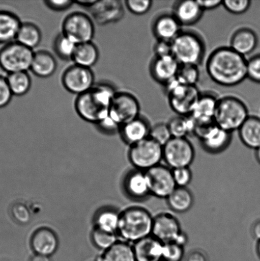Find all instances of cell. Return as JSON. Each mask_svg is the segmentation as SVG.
Wrapping results in <instances>:
<instances>
[{
    "mask_svg": "<svg viewBox=\"0 0 260 261\" xmlns=\"http://www.w3.org/2000/svg\"><path fill=\"white\" fill-rule=\"evenodd\" d=\"M204 11L205 10H211L217 9L222 5L223 1L221 0H197Z\"/></svg>",
    "mask_w": 260,
    "mask_h": 261,
    "instance_id": "cell-50",
    "label": "cell"
},
{
    "mask_svg": "<svg viewBox=\"0 0 260 261\" xmlns=\"http://www.w3.org/2000/svg\"><path fill=\"white\" fill-rule=\"evenodd\" d=\"M253 234L258 241L260 240V221H258L253 225Z\"/></svg>",
    "mask_w": 260,
    "mask_h": 261,
    "instance_id": "cell-54",
    "label": "cell"
},
{
    "mask_svg": "<svg viewBox=\"0 0 260 261\" xmlns=\"http://www.w3.org/2000/svg\"><path fill=\"white\" fill-rule=\"evenodd\" d=\"M172 55L180 65L199 66L206 54V44L201 36L192 30H182L171 42Z\"/></svg>",
    "mask_w": 260,
    "mask_h": 261,
    "instance_id": "cell-4",
    "label": "cell"
},
{
    "mask_svg": "<svg viewBox=\"0 0 260 261\" xmlns=\"http://www.w3.org/2000/svg\"><path fill=\"white\" fill-rule=\"evenodd\" d=\"M32 245L37 255L50 257L57 249L58 239L52 230L41 228L33 234Z\"/></svg>",
    "mask_w": 260,
    "mask_h": 261,
    "instance_id": "cell-24",
    "label": "cell"
},
{
    "mask_svg": "<svg viewBox=\"0 0 260 261\" xmlns=\"http://www.w3.org/2000/svg\"><path fill=\"white\" fill-rule=\"evenodd\" d=\"M195 156V148L187 138H172L163 147V160L172 170L190 167Z\"/></svg>",
    "mask_w": 260,
    "mask_h": 261,
    "instance_id": "cell-9",
    "label": "cell"
},
{
    "mask_svg": "<svg viewBox=\"0 0 260 261\" xmlns=\"http://www.w3.org/2000/svg\"><path fill=\"white\" fill-rule=\"evenodd\" d=\"M99 58L98 47L91 42L77 45L72 60L75 65L91 69L98 62Z\"/></svg>",
    "mask_w": 260,
    "mask_h": 261,
    "instance_id": "cell-30",
    "label": "cell"
},
{
    "mask_svg": "<svg viewBox=\"0 0 260 261\" xmlns=\"http://www.w3.org/2000/svg\"><path fill=\"white\" fill-rule=\"evenodd\" d=\"M219 98L210 92L201 93L190 116L200 123L213 122Z\"/></svg>",
    "mask_w": 260,
    "mask_h": 261,
    "instance_id": "cell-21",
    "label": "cell"
},
{
    "mask_svg": "<svg viewBox=\"0 0 260 261\" xmlns=\"http://www.w3.org/2000/svg\"></svg>",
    "mask_w": 260,
    "mask_h": 261,
    "instance_id": "cell-58",
    "label": "cell"
},
{
    "mask_svg": "<svg viewBox=\"0 0 260 261\" xmlns=\"http://www.w3.org/2000/svg\"><path fill=\"white\" fill-rule=\"evenodd\" d=\"M187 261H208V260L204 252L200 250H194L188 255Z\"/></svg>",
    "mask_w": 260,
    "mask_h": 261,
    "instance_id": "cell-51",
    "label": "cell"
},
{
    "mask_svg": "<svg viewBox=\"0 0 260 261\" xmlns=\"http://www.w3.org/2000/svg\"><path fill=\"white\" fill-rule=\"evenodd\" d=\"M31 261H51L49 257L45 256V255H35L31 260Z\"/></svg>",
    "mask_w": 260,
    "mask_h": 261,
    "instance_id": "cell-55",
    "label": "cell"
},
{
    "mask_svg": "<svg viewBox=\"0 0 260 261\" xmlns=\"http://www.w3.org/2000/svg\"><path fill=\"white\" fill-rule=\"evenodd\" d=\"M62 83L66 90L79 96L90 90L95 85L94 74L91 68L74 65L64 72Z\"/></svg>",
    "mask_w": 260,
    "mask_h": 261,
    "instance_id": "cell-13",
    "label": "cell"
},
{
    "mask_svg": "<svg viewBox=\"0 0 260 261\" xmlns=\"http://www.w3.org/2000/svg\"><path fill=\"white\" fill-rule=\"evenodd\" d=\"M13 96L7 78L0 76V109L4 108L10 103Z\"/></svg>",
    "mask_w": 260,
    "mask_h": 261,
    "instance_id": "cell-45",
    "label": "cell"
},
{
    "mask_svg": "<svg viewBox=\"0 0 260 261\" xmlns=\"http://www.w3.org/2000/svg\"><path fill=\"white\" fill-rule=\"evenodd\" d=\"M127 193L132 198L143 199L150 195L149 181L145 171L136 170L132 171L126 179Z\"/></svg>",
    "mask_w": 260,
    "mask_h": 261,
    "instance_id": "cell-27",
    "label": "cell"
},
{
    "mask_svg": "<svg viewBox=\"0 0 260 261\" xmlns=\"http://www.w3.org/2000/svg\"><path fill=\"white\" fill-rule=\"evenodd\" d=\"M140 111L141 106L136 96L129 92H117L111 102L109 117L121 127L141 116Z\"/></svg>",
    "mask_w": 260,
    "mask_h": 261,
    "instance_id": "cell-11",
    "label": "cell"
},
{
    "mask_svg": "<svg viewBox=\"0 0 260 261\" xmlns=\"http://www.w3.org/2000/svg\"><path fill=\"white\" fill-rule=\"evenodd\" d=\"M164 86L170 108L178 116H189L201 93L197 86L185 85L177 78Z\"/></svg>",
    "mask_w": 260,
    "mask_h": 261,
    "instance_id": "cell-6",
    "label": "cell"
},
{
    "mask_svg": "<svg viewBox=\"0 0 260 261\" xmlns=\"http://www.w3.org/2000/svg\"><path fill=\"white\" fill-rule=\"evenodd\" d=\"M197 65H180L177 76L180 83L187 86H197L199 82L200 72Z\"/></svg>",
    "mask_w": 260,
    "mask_h": 261,
    "instance_id": "cell-37",
    "label": "cell"
},
{
    "mask_svg": "<svg viewBox=\"0 0 260 261\" xmlns=\"http://www.w3.org/2000/svg\"><path fill=\"white\" fill-rule=\"evenodd\" d=\"M136 261H162L164 244L151 235L134 243Z\"/></svg>",
    "mask_w": 260,
    "mask_h": 261,
    "instance_id": "cell-22",
    "label": "cell"
},
{
    "mask_svg": "<svg viewBox=\"0 0 260 261\" xmlns=\"http://www.w3.org/2000/svg\"><path fill=\"white\" fill-rule=\"evenodd\" d=\"M249 116L248 107L241 99L226 96L219 98L214 122L221 128L233 133L239 130Z\"/></svg>",
    "mask_w": 260,
    "mask_h": 261,
    "instance_id": "cell-5",
    "label": "cell"
},
{
    "mask_svg": "<svg viewBox=\"0 0 260 261\" xmlns=\"http://www.w3.org/2000/svg\"><path fill=\"white\" fill-rule=\"evenodd\" d=\"M151 127L149 120L140 116L122 125L120 132L125 142L132 146L149 138Z\"/></svg>",
    "mask_w": 260,
    "mask_h": 261,
    "instance_id": "cell-19",
    "label": "cell"
},
{
    "mask_svg": "<svg viewBox=\"0 0 260 261\" xmlns=\"http://www.w3.org/2000/svg\"><path fill=\"white\" fill-rule=\"evenodd\" d=\"M7 80L13 95L24 96L32 88V79L27 72L9 74Z\"/></svg>",
    "mask_w": 260,
    "mask_h": 261,
    "instance_id": "cell-34",
    "label": "cell"
},
{
    "mask_svg": "<svg viewBox=\"0 0 260 261\" xmlns=\"http://www.w3.org/2000/svg\"><path fill=\"white\" fill-rule=\"evenodd\" d=\"M62 30L63 34L77 45L92 42L95 34L93 20L80 12L71 13L65 18Z\"/></svg>",
    "mask_w": 260,
    "mask_h": 261,
    "instance_id": "cell-10",
    "label": "cell"
},
{
    "mask_svg": "<svg viewBox=\"0 0 260 261\" xmlns=\"http://www.w3.org/2000/svg\"><path fill=\"white\" fill-rule=\"evenodd\" d=\"M57 68V61L52 54L46 50H38L34 53L30 70L38 77H50Z\"/></svg>",
    "mask_w": 260,
    "mask_h": 261,
    "instance_id": "cell-25",
    "label": "cell"
},
{
    "mask_svg": "<svg viewBox=\"0 0 260 261\" xmlns=\"http://www.w3.org/2000/svg\"><path fill=\"white\" fill-rule=\"evenodd\" d=\"M239 136L244 145L251 149L260 147V118L249 116L239 129Z\"/></svg>",
    "mask_w": 260,
    "mask_h": 261,
    "instance_id": "cell-28",
    "label": "cell"
},
{
    "mask_svg": "<svg viewBox=\"0 0 260 261\" xmlns=\"http://www.w3.org/2000/svg\"><path fill=\"white\" fill-rule=\"evenodd\" d=\"M182 27L172 13H162L153 21L152 32L157 40L171 42L182 32Z\"/></svg>",
    "mask_w": 260,
    "mask_h": 261,
    "instance_id": "cell-17",
    "label": "cell"
},
{
    "mask_svg": "<svg viewBox=\"0 0 260 261\" xmlns=\"http://www.w3.org/2000/svg\"><path fill=\"white\" fill-rule=\"evenodd\" d=\"M257 252H258L259 257H260V240H259L258 245H257Z\"/></svg>",
    "mask_w": 260,
    "mask_h": 261,
    "instance_id": "cell-57",
    "label": "cell"
},
{
    "mask_svg": "<svg viewBox=\"0 0 260 261\" xmlns=\"http://www.w3.org/2000/svg\"><path fill=\"white\" fill-rule=\"evenodd\" d=\"M233 133L218 127L216 124L199 138L200 144L206 152L218 153L223 152L230 145Z\"/></svg>",
    "mask_w": 260,
    "mask_h": 261,
    "instance_id": "cell-18",
    "label": "cell"
},
{
    "mask_svg": "<svg viewBox=\"0 0 260 261\" xmlns=\"http://www.w3.org/2000/svg\"><path fill=\"white\" fill-rule=\"evenodd\" d=\"M149 181L150 194L159 198L167 199L177 186L172 170L161 164L145 171Z\"/></svg>",
    "mask_w": 260,
    "mask_h": 261,
    "instance_id": "cell-12",
    "label": "cell"
},
{
    "mask_svg": "<svg viewBox=\"0 0 260 261\" xmlns=\"http://www.w3.org/2000/svg\"><path fill=\"white\" fill-rule=\"evenodd\" d=\"M182 231L179 220L169 212H162L154 217L152 235L162 244L174 242Z\"/></svg>",
    "mask_w": 260,
    "mask_h": 261,
    "instance_id": "cell-15",
    "label": "cell"
},
{
    "mask_svg": "<svg viewBox=\"0 0 260 261\" xmlns=\"http://www.w3.org/2000/svg\"><path fill=\"white\" fill-rule=\"evenodd\" d=\"M96 126L101 132L105 133L106 134H113L117 132H120V129H121V126L113 121L109 116L102 120L101 122L96 124Z\"/></svg>",
    "mask_w": 260,
    "mask_h": 261,
    "instance_id": "cell-48",
    "label": "cell"
},
{
    "mask_svg": "<svg viewBox=\"0 0 260 261\" xmlns=\"http://www.w3.org/2000/svg\"><path fill=\"white\" fill-rule=\"evenodd\" d=\"M154 216L148 210L132 206L120 214L118 231L127 242H135L151 236Z\"/></svg>",
    "mask_w": 260,
    "mask_h": 261,
    "instance_id": "cell-3",
    "label": "cell"
},
{
    "mask_svg": "<svg viewBox=\"0 0 260 261\" xmlns=\"http://www.w3.org/2000/svg\"><path fill=\"white\" fill-rule=\"evenodd\" d=\"M256 150V159H257V160L258 161V162L260 164V147Z\"/></svg>",
    "mask_w": 260,
    "mask_h": 261,
    "instance_id": "cell-56",
    "label": "cell"
},
{
    "mask_svg": "<svg viewBox=\"0 0 260 261\" xmlns=\"http://www.w3.org/2000/svg\"><path fill=\"white\" fill-rule=\"evenodd\" d=\"M13 216L16 221L20 223L24 224L29 222L30 213L26 206L22 203L14 204L12 208Z\"/></svg>",
    "mask_w": 260,
    "mask_h": 261,
    "instance_id": "cell-46",
    "label": "cell"
},
{
    "mask_svg": "<svg viewBox=\"0 0 260 261\" xmlns=\"http://www.w3.org/2000/svg\"><path fill=\"white\" fill-rule=\"evenodd\" d=\"M120 214L111 210H106L100 212L96 218L97 228L104 231L115 233L118 231Z\"/></svg>",
    "mask_w": 260,
    "mask_h": 261,
    "instance_id": "cell-35",
    "label": "cell"
},
{
    "mask_svg": "<svg viewBox=\"0 0 260 261\" xmlns=\"http://www.w3.org/2000/svg\"><path fill=\"white\" fill-rule=\"evenodd\" d=\"M89 9L93 19L99 25L121 21L125 15L123 3L120 0H97Z\"/></svg>",
    "mask_w": 260,
    "mask_h": 261,
    "instance_id": "cell-14",
    "label": "cell"
},
{
    "mask_svg": "<svg viewBox=\"0 0 260 261\" xmlns=\"http://www.w3.org/2000/svg\"><path fill=\"white\" fill-rule=\"evenodd\" d=\"M166 199L169 208L177 213H185L190 211L194 203L192 192L187 188L179 187H177Z\"/></svg>",
    "mask_w": 260,
    "mask_h": 261,
    "instance_id": "cell-29",
    "label": "cell"
},
{
    "mask_svg": "<svg viewBox=\"0 0 260 261\" xmlns=\"http://www.w3.org/2000/svg\"><path fill=\"white\" fill-rule=\"evenodd\" d=\"M247 60L229 47L216 48L206 63L208 75L214 83L226 88L239 85L246 80Z\"/></svg>",
    "mask_w": 260,
    "mask_h": 261,
    "instance_id": "cell-1",
    "label": "cell"
},
{
    "mask_svg": "<svg viewBox=\"0 0 260 261\" xmlns=\"http://www.w3.org/2000/svg\"><path fill=\"white\" fill-rule=\"evenodd\" d=\"M185 255V247L175 242L164 244L162 261H182Z\"/></svg>",
    "mask_w": 260,
    "mask_h": 261,
    "instance_id": "cell-40",
    "label": "cell"
},
{
    "mask_svg": "<svg viewBox=\"0 0 260 261\" xmlns=\"http://www.w3.org/2000/svg\"><path fill=\"white\" fill-rule=\"evenodd\" d=\"M101 261H136L133 247L128 243L117 242L109 249L105 250Z\"/></svg>",
    "mask_w": 260,
    "mask_h": 261,
    "instance_id": "cell-33",
    "label": "cell"
},
{
    "mask_svg": "<svg viewBox=\"0 0 260 261\" xmlns=\"http://www.w3.org/2000/svg\"><path fill=\"white\" fill-rule=\"evenodd\" d=\"M188 242V237L187 234L182 231L180 232L179 235H178L174 242L176 243V244L180 245V246L185 247V245L187 244Z\"/></svg>",
    "mask_w": 260,
    "mask_h": 261,
    "instance_id": "cell-52",
    "label": "cell"
},
{
    "mask_svg": "<svg viewBox=\"0 0 260 261\" xmlns=\"http://www.w3.org/2000/svg\"><path fill=\"white\" fill-rule=\"evenodd\" d=\"M172 138H187L194 132L195 121L192 116H177L167 122Z\"/></svg>",
    "mask_w": 260,
    "mask_h": 261,
    "instance_id": "cell-32",
    "label": "cell"
},
{
    "mask_svg": "<svg viewBox=\"0 0 260 261\" xmlns=\"http://www.w3.org/2000/svg\"><path fill=\"white\" fill-rule=\"evenodd\" d=\"M22 23L14 13L0 10V43L15 42Z\"/></svg>",
    "mask_w": 260,
    "mask_h": 261,
    "instance_id": "cell-26",
    "label": "cell"
},
{
    "mask_svg": "<svg viewBox=\"0 0 260 261\" xmlns=\"http://www.w3.org/2000/svg\"><path fill=\"white\" fill-rule=\"evenodd\" d=\"M93 239L97 247L104 250L109 249L118 242L115 233L104 231L97 227L93 232Z\"/></svg>",
    "mask_w": 260,
    "mask_h": 261,
    "instance_id": "cell-38",
    "label": "cell"
},
{
    "mask_svg": "<svg viewBox=\"0 0 260 261\" xmlns=\"http://www.w3.org/2000/svg\"><path fill=\"white\" fill-rule=\"evenodd\" d=\"M251 2L249 0H225L222 5L226 11L235 15H241L248 11Z\"/></svg>",
    "mask_w": 260,
    "mask_h": 261,
    "instance_id": "cell-41",
    "label": "cell"
},
{
    "mask_svg": "<svg viewBox=\"0 0 260 261\" xmlns=\"http://www.w3.org/2000/svg\"><path fill=\"white\" fill-rule=\"evenodd\" d=\"M129 155L137 170L146 171L160 165L163 160V147L149 137L132 145Z\"/></svg>",
    "mask_w": 260,
    "mask_h": 261,
    "instance_id": "cell-8",
    "label": "cell"
},
{
    "mask_svg": "<svg viewBox=\"0 0 260 261\" xmlns=\"http://www.w3.org/2000/svg\"><path fill=\"white\" fill-rule=\"evenodd\" d=\"M204 12L197 1L181 0L176 2L173 6L172 14L181 25H190L199 21Z\"/></svg>",
    "mask_w": 260,
    "mask_h": 261,
    "instance_id": "cell-23",
    "label": "cell"
},
{
    "mask_svg": "<svg viewBox=\"0 0 260 261\" xmlns=\"http://www.w3.org/2000/svg\"><path fill=\"white\" fill-rule=\"evenodd\" d=\"M34 53L16 41L8 43L0 50V67L9 74L27 72Z\"/></svg>",
    "mask_w": 260,
    "mask_h": 261,
    "instance_id": "cell-7",
    "label": "cell"
},
{
    "mask_svg": "<svg viewBox=\"0 0 260 261\" xmlns=\"http://www.w3.org/2000/svg\"><path fill=\"white\" fill-rule=\"evenodd\" d=\"M117 92L111 84H95L90 90L76 98V113L89 123L98 124L109 116L111 102Z\"/></svg>",
    "mask_w": 260,
    "mask_h": 261,
    "instance_id": "cell-2",
    "label": "cell"
},
{
    "mask_svg": "<svg viewBox=\"0 0 260 261\" xmlns=\"http://www.w3.org/2000/svg\"><path fill=\"white\" fill-rule=\"evenodd\" d=\"M76 46L75 42L61 33L56 37L53 42V50L56 55L61 60H72Z\"/></svg>",
    "mask_w": 260,
    "mask_h": 261,
    "instance_id": "cell-36",
    "label": "cell"
},
{
    "mask_svg": "<svg viewBox=\"0 0 260 261\" xmlns=\"http://www.w3.org/2000/svg\"><path fill=\"white\" fill-rule=\"evenodd\" d=\"M247 76L254 83L260 84V54L247 61Z\"/></svg>",
    "mask_w": 260,
    "mask_h": 261,
    "instance_id": "cell-44",
    "label": "cell"
},
{
    "mask_svg": "<svg viewBox=\"0 0 260 261\" xmlns=\"http://www.w3.org/2000/svg\"><path fill=\"white\" fill-rule=\"evenodd\" d=\"M152 4L151 0H128L126 2L127 9L136 15L147 14L151 9Z\"/></svg>",
    "mask_w": 260,
    "mask_h": 261,
    "instance_id": "cell-43",
    "label": "cell"
},
{
    "mask_svg": "<svg viewBox=\"0 0 260 261\" xmlns=\"http://www.w3.org/2000/svg\"><path fill=\"white\" fill-rule=\"evenodd\" d=\"M149 137L162 147L172 138L167 124L164 122H159L152 126Z\"/></svg>",
    "mask_w": 260,
    "mask_h": 261,
    "instance_id": "cell-39",
    "label": "cell"
},
{
    "mask_svg": "<svg viewBox=\"0 0 260 261\" xmlns=\"http://www.w3.org/2000/svg\"><path fill=\"white\" fill-rule=\"evenodd\" d=\"M44 4L53 11L62 12L70 9L75 3L70 0H46Z\"/></svg>",
    "mask_w": 260,
    "mask_h": 261,
    "instance_id": "cell-47",
    "label": "cell"
},
{
    "mask_svg": "<svg viewBox=\"0 0 260 261\" xmlns=\"http://www.w3.org/2000/svg\"><path fill=\"white\" fill-rule=\"evenodd\" d=\"M96 1L97 0H77V1L74 2V3L78 5L79 6L88 8L89 9L93 6Z\"/></svg>",
    "mask_w": 260,
    "mask_h": 261,
    "instance_id": "cell-53",
    "label": "cell"
},
{
    "mask_svg": "<svg viewBox=\"0 0 260 261\" xmlns=\"http://www.w3.org/2000/svg\"><path fill=\"white\" fill-rule=\"evenodd\" d=\"M173 178L177 187L187 188L192 180V172L190 167L173 169Z\"/></svg>",
    "mask_w": 260,
    "mask_h": 261,
    "instance_id": "cell-42",
    "label": "cell"
},
{
    "mask_svg": "<svg viewBox=\"0 0 260 261\" xmlns=\"http://www.w3.org/2000/svg\"><path fill=\"white\" fill-rule=\"evenodd\" d=\"M42 39V32L32 22L22 23L17 35L16 42L30 49L37 47Z\"/></svg>",
    "mask_w": 260,
    "mask_h": 261,
    "instance_id": "cell-31",
    "label": "cell"
},
{
    "mask_svg": "<svg viewBox=\"0 0 260 261\" xmlns=\"http://www.w3.org/2000/svg\"><path fill=\"white\" fill-rule=\"evenodd\" d=\"M155 56H166L172 55L171 42L166 41L157 40L154 46Z\"/></svg>",
    "mask_w": 260,
    "mask_h": 261,
    "instance_id": "cell-49",
    "label": "cell"
},
{
    "mask_svg": "<svg viewBox=\"0 0 260 261\" xmlns=\"http://www.w3.org/2000/svg\"><path fill=\"white\" fill-rule=\"evenodd\" d=\"M180 64L172 55L154 56L150 62V75L157 83L165 85L177 78Z\"/></svg>",
    "mask_w": 260,
    "mask_h": 261,
    "instance_id": "cell-16",
    "label": "cell"
},
{
    "mask_svg": "<svg viewBox=\"0 0 260 261\" xmlns=\"http://www.w3.org/2000/svg\"><path fill=\"white\" fill-rule=\"evenodd\" d=\"M258 43V38L255 32L249 28H241L232 35L230 47L244 57L251 55L256 49Z\"/></svg>",
    "mask_w": 260,
    "mask_h": 261,
    "instance_id": "cell-20",
    "label": "cell"
}]
</instances>
